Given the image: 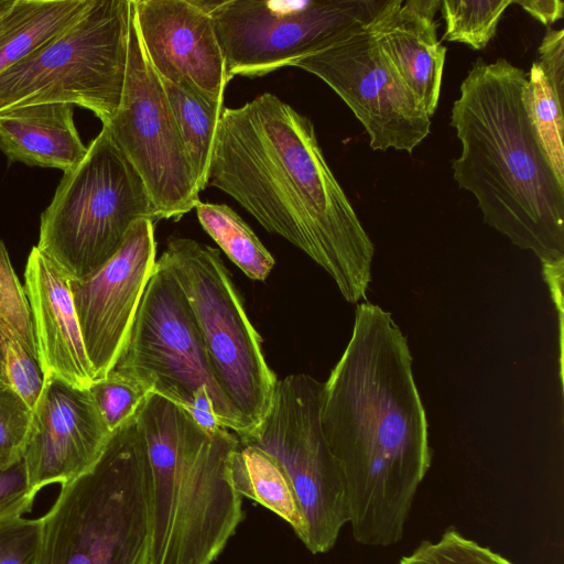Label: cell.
Returning a JSON list of instances; mask_svg holds the SVG:
<instances>
[{"label": "cell", "instance_id": "cell-1", "mask_svg": "<svg viewBox=\"0 0 564 564\" xmlns=\"http://www.w3.org/2000/svg\"><path fill=\"white\" fill-rule=\"evenodd\" d=\"M319 417L345 480L354 540L398 544L432 449L408 340L380 306L357 305L350 340L323 382Z\"/></svg>", "mask_w": 564, "mask_h": 564}, {"label": "cell", "instance_id": "cell-2", "mask_svg": "<svg viewBox=\"0 0 564 564\" xmlns=\"http://www.w3.org/2000/svg\"><path fill=\"white\" fill-rule=\"evenodd\" d=\"M322 267L358 303L373 243L328 166L311 119L271 93L220 115L208 184Z\"/></svg>", "mask_w": 564, "mask_h": 564}, {"label": "cell", "instance_id": "cell-3", "mask_svg": "<svg viewBox=\"0 0 564 564\" xmlns=\"http://www.w3.org/2000/svg\"><path fill=\"white\" fill-rule=\"evenodd\" d=\"M528 74L506 58H477L460 84L451 126L460 141L457 185L484 221L546 269L563 268L564 181L555 173L525 104Z\"/></svg>", "mask_w": 564, "mask_h": 564}, {"label": "cell", "instance_id": "cell-4", "mask_svg": "<svg viewBox=\"0 0 564 564\" xmlns=\"http://www.w3.org/2000/svg\"><path fill=\"white\" fill-rule=\"evenodd\" d=\"M151 468L149 564H213L243 520L228 477L236 433L210 434L181 405L150 393L137 413Z\"/></svg>", "mask_w": 564, "mask_h": 564}, {"label": "cell", "instance_id": "cell-5", "mask_svg": "<svg viewBox=\"0 0 564 564\" xmlns=\"http://www.w3.org/2000/svg\"><path fill=\"white\" fill-rule=\"evenodd\" d=\"M37 564H149L151 468L135 416L112 431L41 518Z\"/></svg>", "mask_w": 564, "mask_h": 564}, {"label": "cell", "instance_id": "cell-6", "mask_svg": "<svg viewBox=\"0 0 564 564\" xmlns=\"http://www.w3.org/2000/svg\"><path fill=\"white\" fill-rule=\"evenodd\" d=\"M139 219L158 220L138 172L102 127L84 159L64 172L41 215L36 248L69 279L96 272Z\"/></svg>", "mask_w": 564, "mask_h": 564}, {"label": "cell", "instance_id": "cell-7", "mask_svg": "<svg viewBox=\"0 0 564 564\" xmlns=\"http://www.w3.org/2000/svg\"><path fill=\"white\" fill-rule=\"evenodd\" d=\"M132 0H95L67 30L0 74V115L20 107L67 104L107 126L124 85Z\"/></svg>", "mask_w": 564, "mask_h": 564}, {"label": "cell", "instance_id": "cell-8", "mask_svg": "<svg viewBox=\"0 0 564 564\" xmlns=\"http://www.w3.org/2000/svg\"><path fill=\"white\" fill-rule=\"evenodd\" d=\"M182 288L215 380L249 436L267 415L278 379L261 337L217 249L191 238H170L158 259Z\"/></svg>", "mask_w": 564, "mask_h": 564}, {"label": "cell", "instance_id": "cell-9", "mask_svg": "<svg viewBox=\"0 0 564 564\" xmlns=\"http://www.w3.org/2000/svg\"><path fill=\"white\" fill-rule=\"evenodd\" d=\"M111 370L188 412H213L239 438L245 434L240 417L215 380L188 301L159 260Z\"/></svg>", "mask_w": 564, "mask_h": 564}, {"label": "cell", "instance_id": "cell-10", "mask_svg": "<svg viewBox=\"0 0 564 564\" xmlns=\"http://www.w3.org/2000/svg\"><path fill=\"white\" fill-rule=\"evenodd\" d=\"M322 389L323 382L305 373L278 380L267 415L240 440L285 471L304 520L302 543L313 554L329 552L349 523L345 480L321 426Z\"/></svg>", "mask_w": 564, "mask_h": 564}, {"label": "cell", "instance_id": "cell-11", "mask_svg": "<svg viewBox=\"0 0 564 564\" xmlns=\"http://www.w3.org/2000/svg\"><path fill=\"white\" fill-rule=\"evenodd\" d=\"M379 0H220L210 17L227 77L293 66L344 30L376 19Z\"/></svg>", "mask_w": 564, "mask_h": 564}, {"label": "cell", "instance_id": "cell-12", "mask_svg": "<svg viewBox=\"0 0 564 564\" xmlns=\"http://www.w3.org/2000/svg\"><path fill=\"white\" fill-rule=\"evenodd\" d=\"M102 127L140 175L158 220H178L196 207L200 202L197 176L163 84L142 45L133 11L121 100Z\"/></svg>", "mask_w": 564, "mask_h": 564}, {"label": "cell", "instance_id": "cell-13", "mask_svg": "<svg viewBox=\"0 0 564 564\" xmlns=\"http://www.w3.org/2000/svg\"><path fill=\"white\" fill-rule=\"evenodd\" d=\"M373 21L344 30L293 66L314 74L340 97L373 151L412 153L430 134L431 117L382 52Z\"/></svg>", "mask_w": 564, "mask_h": 564}, {"label": "cell", "instance_id": "cell-14", "mask_svg": "<svg viewBox=\"0 0 564 564\" xmlns=\"http://www.w3.org/2000/svg\"><path fill=\"white\" fill-rule=\"evenodd\" d=\"M151 219H139L118 251L96 272L69 280L95 380L113 368L156 263Z\"/></svg>", "mask_w": 564, "mask_h": 564}, {"label": "cell", "instance_id": "cell-15", "mask_svg": "<svg viewBox=\"0 0 564 564\" xmlns=\"http://www.w3.org/2000/svg\"><path fill=\"white\" fill-rule=\"evenodd\" d=\"M132 11L158 76L224 109L229 79L210 14L193 0H132Z\"/></svg>", "mask_w": 564, "mask_h": 564}, {"label": "cell", "instance_id": "cell-16", "mask_svg": "<svg viewBox=\"0 0 564 564\" xmlns=\"http://www.w3.org/2000/svg\"><path fill=\"white\" fill-rule=\"evenodd\" d=\"M111 433L89 388L44 377L22 456L30 486L39 491L82 474L99 457Z\"/></svg>", "mask_w": 564, "mask_h": 564}, {"label": "cell", "instance_id": "cell-17", "mask_svg": "<svg viewBox=\"0 0 564 564\" xmlns=\"http://www.w3.org/2000/svg\"><path fill=\"white\" fill-rule=\"evenodd\" d=\"M39 365L44 377H55L87 389L95 381L69 279L34 246L24 270Z\"/></svg>", "mask_w": 564, "mask_h": 564}, {"label": "cell", "instance_id": "cell-18", "mask_svg": "<svg viewBox=\"0 0 564 564\" xmlns=\"http://www.w3.org/2000/svg\"><path fill=\"white\" fill-rule=\"evenodd\" d=\"M438 0L387 1L373 21L379 45L432 117L437 108L446 47L437 37Z\"/></svg>", "mask_w": 564, "mask_h": 564}, {"label": "cell", "instance_id": "cell-19", "mask_svg": "<svg viewBox=\"0 0 564 564\" xmlns=\"http://www.w3.org/2000/svg\"><path fill=\"white\" fill-rule=\"evenodd\" d=\"M0 150L8 161L67 172L86 155L74 106L41 104L0 115Z\"/></svg>", "mask_w": 564, "mask_h": 564}, {"label": "cell", "instance_id": "cell-20", "mask_svg": "<svg viewBox=\"0 0 564 564\" xmlns=\"http://www.w3.org/2000/svg\"><path fill=\"white\" fill-rule=\"evenodd\" d=\"M95 0H15L0 20V74L67 30Z\"/></svg>", "mask_w": 564, "mask_h": 564}, {"label": "cell", "instance_id": "cell-21", "mask_svg": "<svg viewBox=\"0 0 564 564\" xmlns=\"http://www.w3.org/2000/svg\"><path fill=\"white\" fill-rule=\"evenodd\" d=\"M228 477L241 496L262 505L288 522L296 536H305L304 520L292 485L280 464L268 453L241 445L228 463Z\"/></svg>", "mask_w": 564, "mask_h": 564}, {"label": "cell", "instance_id": "cell-22", "mask_svg": "<svg viewBox=\"0 0 564 564\" xmlns=\"http://www.w3.org/2000/svg\"><path fill=\"white\" fill-rule=\"evenodd\" d=\"M197 218L204 230L250 279L264 281L275 260L248 224L228 205L199 202Z\"/></svg>", "mask_w": 564, "mask_h": 564}, {"label": "cell", "instance_id": "cell-23", "mask_svg": "<svg viewBox=\"0 0 564 564\" xmlns=\"http://www.w3.org/2000/svg\"><path fill=\"white\" fill-rule=\"evenodd\" d=\"M161 82L202 192L208 184L215 135L223 109L208 105L170 82Z\"/></svg>", "mask_w": 564, "mask_h": 564}, {"label": "cell", "instance_id": "cell-24", "mask_svg": "<svg viewBox=\"0 0 564 564\" xmlns=\"http://www.w3.org/2000/svg\"><path fill=\"white\" fill-rule=\"evenodd\" d=\"M563 98L534 62L528 75L525 104L541 144L560 180L564 181Z\"/></svg>", "mask_w": 564, "mask_h": 564}, {"label": "cell", "instance_id": "cell-25", "mask_svg": "<svg viewBox=\"0 0 564 564\" xmlns=\"http://www.w3.org/2000/svg\"><path fill=\"white\" fill-rule=\"evenodd\" d=\"M513 0H444L441 11L445 21L443 40L481 50L496 35L498 23Z\"/></svg>", "mask_w": 564, "mask_h": 564}, {"label": "cell", "instance_id": "cell-26", "mask_svg": "<svg viewBox=\"0 0 564 564\" xmlns=\"http://www.w3.org/2000/svg\"><path fill=\"white\" fill-rule=\"evenodd\" d=\"M397 564H516L500 553L447 527L438 539L422 540Z\"/></svg>", "mask_w": 564, "mask_h": 564}, {"label": "cell", "instance_id": "cell-27", "mask_svg": "<svg viewBox=\"0 0 564 564\" xmlns=\"http://www.w3.org/2000/svg\"><path fill=\"white\" fill-rule=\"evenodd\" d=\"M0 335L14 338L39 361L30 303L0 240Z\"/></svg>", "mask_w": 564, "mask_h": 564}, {"label": "cell", "instance_id": "cell-28", "mask_svg": "<svg viewBox=\"0 0 564 564\" xmlns=\"http://www.w3.org/2000/svg\"><path fill=\"white\" fill-rule=\"evenodd\" d=\"M89 390L111 432L135 416L152 393L139 381L113 370L95 380Z\"/></svg>", "mask_w": 564, "mask_h": 564}, {"label": "cell", "instance_id": "cell-29", "mask_svg": "<svg viewBox=\"0 0 564 564\" xmlns=\"http://www.w3.org/2000/svg\"><path fill=\"white\" fill-rule=\"evenodd\" d=\"M32 409L0 375V469L22 460Z\"/></svg>", "mask_w": 564, "mask_h": 564}, {"label": "cell", "instance_id": "cell-30", "mask_svg": "<svg viewBox=\"0 0 564 564\" xmlns=\"http://www.w3.org/2000/svg\"><path fill=\"white\" fill-rule=\"evenodd\" d=\"M0 375L19 397L33 409L44 381L39 361L14 338L1 335Z\"/></svg>", "mask_w": 564, "mask_h": 564}, {"label": "cell", "instance_id": "cell-31", "mask_svg": "<svg viewBox=\"0 0 564 564\" xmlns=\"http://www.w3.org/2000/svg\"><path fill=\"white\" fill-rule=\"evenodd\" d=\"M41 532V518L0 522V564H37Z\"/></svg>", "mask_w": 564, "mask_h": 564}, {"label": "cell", "instance_id": "cell-32", "mask_svg": "<svg viewBox=\"0 0 564 564\" xmlns=\"http://www.w3.org/2000/svg\"><path fill=\"white\" fill-rule=\"evenodd\" d=\"M36 494L28 481L22 460L11 468L0 469V522L29 512Z\"/></svg>", "mask_w": 564, "mask_h": 564}, {"label": "cell", "instance_id": "cell-33", "mask_svg": "<svg viewBox=\"0 0 564 564\" xmlns=\"http://www.w3.org/2000/svg\"><path fill=\"white\" fill-rule=\"evenodd\" d=\"M535 62L556 93L564 97V30L547 26Z\"/></svg>", "mask_w": 564, "mask_h": 564}, {"label": "cell", "instance_id": "cell-34", "mask_svg": "<svg viewBox=\"0 0 564 564\" xmlns=\"http://www.w3.org/2000/svg\"><path fill=\"white\" fill-rule=\"evenodd\" d=\"M513 4L520 6L531 17L546 26L563 18L564 2L560 0H513Z\"/></svg>", "mask_w": 564, "mask_h": 564}, {"label": "cell", "instance_id": "cell-35", "mask_svg": "<svg viewBox=\"0 0 564 564\" xmlns=\"http://www.w3.org/2000/svg\"><path fill=\"white\" fill-rule=\"evenodd\" d=\"M15 0H0V20L11 9Z\"/></svg>", "mask_w": 564, "mask_h": 564}]
</instances>
